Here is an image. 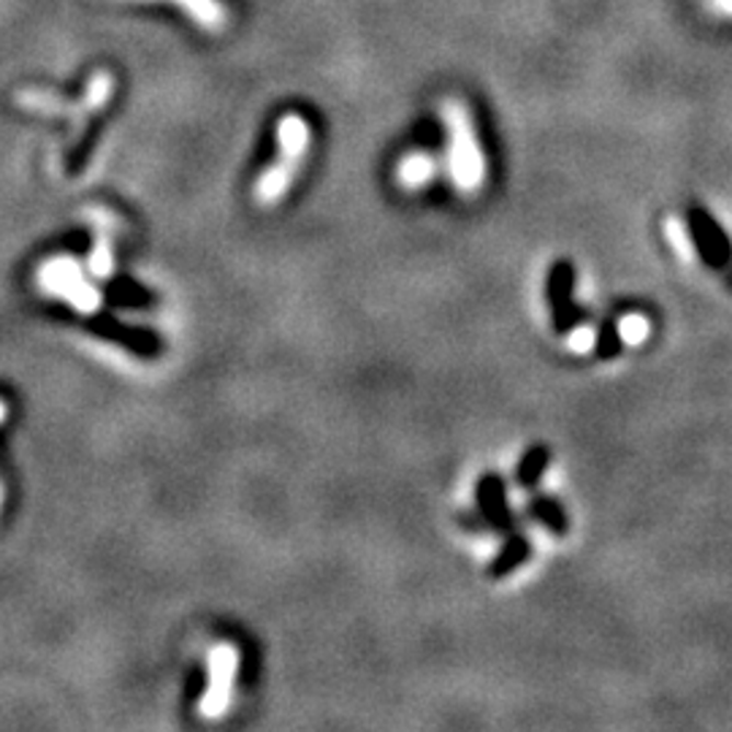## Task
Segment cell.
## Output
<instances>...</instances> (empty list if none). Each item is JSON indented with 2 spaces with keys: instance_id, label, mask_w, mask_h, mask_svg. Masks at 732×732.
Segmentation results:
<instances>
[{
  "instance_id": "obj_1",
  "label": "cell",
  "mask_w": 732,
  "mask_h": 732,
  "mask_svg": "<svg viewBox=\"0 0 732 732\" xmlns=\"http://www.w3.org/2000/svg\"><path fill=\"white\" fill-rule=\"evenodd\" d=\"M439 112H443L445 130H448V169L454 176V185L465 196H472L483 187L485 174H489L483 147L478 141V130H474V119L465 101L459 99L443 101Z\"/></svg>"
},
{
  "instance_id": "obj_2",
  "label": "cell",
  "mask_w": 732,
  "mask_h": 732,
  "mask_svg": "<svg viewBox=\"0 0 732 732\" xmlns=\"http://www.w3.org/2000/svg\"><path fill=\"white\" fill-rule=\"evenodd\" d=\"M312 145V128L301 114H283L277 123V158L255 182V202L261 207H272L288 193L296 174L301 171L307 152Z\"/></svg>"
},
{
  "instance_id": "obj_3",
  "label": "cell",
  "mask_w": 732,
  "mask_h": 732,
  "mask_svg": "<svg viewBox=\"0 0 732 732\" xmlns=\"http://www.w3.org/2000/svg\"><path fill=\"white\" fill-rule=\"evenodd\" d=\"M686 231L697 255L713 272H730L732 268V239L713 211L702 204H691L686 209Z\"/></svg>"
},
{
  "instance_id": "obj_4",
  "label": "cell",
  "mask_w": 732,
  "mask_h": 732,
  "mask_svg": "<svg viewBox=\"0 0 732 732\" xmlns=\"http://www.w3.org/2000/svg\"><path fill=\"white\" fill-rule=\"evenodd\" d=\"M114 88H117V82H114L112 73L99 71V73H93V77H90L88 93H84V99L79 101V104H68V101L55 99V95L33 93V90H31V93H22L20 101H22V106L38 108V112L66 114V117L73 119L77 130H82L84 123H88V119L93 117L95 112H101V108L106 106V101L112 99Z\"/></svg>"
},
{
  "instance_id": "obj_5",
  "label": "cell",
  "mask_w": 732,
  "mask_h": 732,
  "mask_svg": "<svg viewBox=\"0 0 732 732\" xmlns=\"http://www.w3.org/2000/svg\"><path fill=\"white\" fill-rule=\"evenodd\" d=\"M239 673V651L233 643H217L209 651V676H207V691L198 700V713L209 722L226 717L228 706L233 697V684H237Z\"/></svg>"
},
{
  "instance_id": "obj_6",
  "label": "cell",
  "mask_w": 732,
  "mask_h": 732,
  "mask_svg": "<svg viewBox=\"0 0 732 732\" xmlns=\"http://www.w3.org/2000/svg\"><path fill=\"white\" fill-rule=\"evenodd\" d=\"M42 283L44 288L55 290L62 299L71 301L79 312H95L101 307L99 288H93V285L79 274L77 263L62 259L47 263L42 272Z\"/></svg>"
},
{
  "instance_id": "obj_7",
  "label": "cell",
  "mask_w": 732,
  "mask_h": 732,
  "mask_svg": "<svg viewBox=\"0 0 732 732\" xmlns=\"http://www.w3.org/2000/svg\"><path fill=\"white\" fill-rule=\"evenodd\" d=\"M573 288H575V268L570 261L553 263L551 274H548V301L553 310V325L559 334L568 336L570 331L583 325V318L573 307Z\"/></svg>"
},
{
  "instance_id": "obj_8",
  "label": "cell",
  "mask_w": 732,
  "mask_h": 732,
  "mask_svg": "<svg viewBox=\"0 0 732 732\" xmlns=\"http://www.w3.org/2000/svg\"><path fill=\"white\" fill-rule=\"evenodd\" d=\"M145 3H171L204 33H226L231 25V11L222 0H145Z\"/></svg>"
},
{
  "instance_id": "obj_9",
  "label": "cell",
  "mask_w": 732,
  "mask_h": 732,
  "mask_svg": "<svg viewBox=\"0 0 732 732\" xmlns=\"http://www.w3.org/2000/svg\"><path fill=\"white\" fill-rule=\"evenodd\" d=\"M434 174H437V160H434V156H428V152H410V156L399 163V182H402L408 191L426 185Z\"/></svg>"
},
{
  "instance_id": "obj_10",
  "label": "cell",
  "mask_w": 732,
  "mask_h": 732,
  "mask_svg": "<svg viewBox=\"0 0 732 732\" xmlns=\"http://www.w3.org/2000/svg\"><path fill=\"white\" fill-rule=\"evenodd\" d=\"M625 351V331L616 318H608L594 334V356L599 362H610V358H619Z\"/></svg>"
},
{
  "instance_id": "obj_11",
  "label": "cell",
  "mask_w": 732,
  "mask_h": 732,
  "mask_svg": "<svg viewBox=\"0 0 732 732\" xmlns=\"http://www.w3.org/2000/svg\"><path fill=\"white\" fill-rule=\"evenodd\" d=\"M548 461H551V454L546 448H531L522 459V467H518L522 485H535L542 478V472H546Z\"/></svg>"
},
{
  "instance_id": "obj_12",
  "label": "cell",
  "mask_w": 732,
  "mask_h": 732,
  "mask_svg": "<svg viewBox=\"0 0 732 732\" xmlns=\"http://www.w3.org/2000/svg\"><path fill=\"white\" fill-rule=\"evenodd\" d=\"M535 516L546 529H551L553 535H564L568 529V516H564L562 507L553 500H537L535 502Z\"/></svg>"
},
{
  "instance_id": "obj_13",
  "label": "cell",
  "mask_w": 732,
  "mask_h": 732,
  "mask_svg": "<svg viewBox=\"0 0 732 732\" xmlns=\"http://www.w3.org/2000/svg\"><path fill=\"white\" fill-rule=\"evenodd\" d=\"M526 557H529V540L518 537V540H513L511 546L505 548V553H502V559H500V568H496V573H511V570H516L518 564L526 562Z\"/></svg>"
},
{
  "instance_id": "obj_14",
  "label": "cell",
  "mask_w": 732,
  "mask_h": 732,
  "mask_svg": "<svg viewBox=\"0 0 732 732\" xmlns=\"http://www.w3.org/2000/svg\"><path fill=\"white\" fill-rule=\"evenodd\" d=\"M112 248H108V239L101 233L99 237V244L93 248V253H90V268H93L95 277H108L112 274Z\"/></svg>"
},
{
  "instance_id": "obj_15",
  "label": "cell",
  "mask_w": 732,
  "mask_h": 732,
  "mask_svg": "<svg viewBox=\"0 0 732 732\" xmlns=\"http://www.w3.org/2000/svg\"><path fill=\"white\" fill-rule=\"evenodd\" d=\"M717 3H719V5H722V9H728V11H732V0H717Z\"/></svg>"
}]
</instances>
